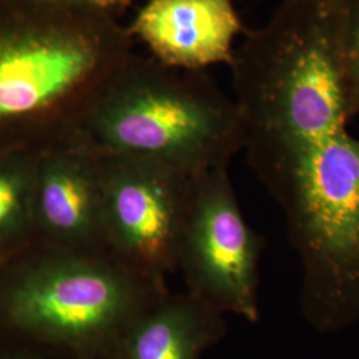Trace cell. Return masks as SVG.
<instances>
[{
	"label": "cell",
	"instance_id": "4fadbf2b",
	"mask_svg": "<svg viewBox=\"0 0 359 359\" xmlns=\"http://www.w3.org/2000/svg\"><path fill=\"white\" fill-rule=\"evenodd\" d=\"M29 345L28 350L20 351V353H13L11 355L0 357V359H77L69 355H65L62 353L53 351L46 347L36 346V345Z\"/></svg>",
	"mask_w": 359,
	"mask_h": 359
},
{
	"label": "cell",
	"instance_id": "8992f818",
	"mask_svg": "<svg viewBox=\"0 0 359 359\" xmlns=\"http://www.w3.org/2000/svg\"><path fill=\"white\" fill-rule=\"evenodd\" d=\"M96 154L108 252L156 281L167 283L168 274L177 270L192 173L142 157Z\"/></svg>",
	"mask_w": 359,
	"mask_h": 359
},
{
	"label": "cell",
	"instance_id": "ba28073f",
	"mask_svg": "<svg viewBox=\"0 0 359 359\" xmlns=\"http://www.w3.org/2000/svg\"><path fill=\"white\" fill-rule=\"evenodd\" d=\"M163 65L203 71L231 65L244 25L233 0H148L127 27Z\"/></svg>",
	"mask_w": 359,
	"mask_h": 359
},
{
	"label": "cell",
	"instance_id": "7a4b0ae2",
	"mask_svg": "<svg viewBox=\"0 0 359 359\" xmlns=\"http://www.w3.org/2000/svg\"><path fill=\"white\" fill-rule=\"evenodd\" d=\"M133 53L117 18L43 0H16L0 22V128L35 151L65 142Z\"/></svg>",
	"mask_w": 359,
	"mask_h": 359
},
{
	"label": "cell",
	"instance_id": "9c48e42d",
	"mask_svg": "<svg viewBox=\"0 0 359 359\" xmlns=\"http://www.w3.org/2000/svg\"><path fill=\"white\" fill-rule=\"evenodd\" d=\"M226 330L216 309L188 292H168L129 325L108 359H201Z\"/></svg>",
	"mask_w": 359,
	"mask_h": 359
},
{
	"label": "cell",
	"instance_id": "8fae6325",
	"mask_svg": "<svg viewBox=\"0 0 359 359\" xmlns=\"http://www.w3.org/2000/svg\"><path fill=\"white\" fill-rule=\"evenodd\" d=\"M339 50L347 97L355 117L359 116V0L342 1Z\"/></svg>",
	"mask_w": 359,
	"mask_h": 359
},
{
	"label": "cell",
	"instance_id": "277c9868",
	"mask_svg": "<svg viewBox=\"0 0 359 359\" xmlns=\"http://www.w3.org/2000/svg\"><path fill=\"white\" fill-rule=\"evenodd\" d=\"M27 250L0 290V317L27 344L74 358H109L129 325L169 292L109 252Z\"/></svg>",
	"mask_w": 359,
	"mask_h": 359
},
{
	"label": "cell",
	"instance_id": "30bf717a",
	"mask_svg": "<svg viewBox=\"0 0 359 359\" xmlns=\"http://www.w3.org/2000/svg\"><path fill=\"white\" fill-rule=\"evenodd\" d=\"M40 152L22 149L0 157L1 249H27L34 243L32 194Z\"/></svg>",
	"mask_w": 359,
	"mask_h": 359
},
{
	"label": "cell",
	"instance_id": "7c38bea8",
	"mask_svg": "<svg viewBox=\"0 0 359 359\" xmlns=\"http://www.w3.org/2000/svg\"><path fill=\"white\" fill-rule=\"evenodd\" d=\"M55 6L74 8L87 13H103L117 18L127 11L132 0H43Z\"/></svg>",
	"mask_w": 359,
	"mask_h": 359
},
{
	"label": "cell",
	"instance_id": "5b68a950",
	"mask_svg": "<svg viewBox=\"0 0 359 359\" xmlns=\"http://www.w3.org/2000/svg\"><path fill=\"white\" fill-rule=\"evenodd\" d=\"M228 168L193 175L177 270L185 292L224 316L256 323L265 240L246 222Z\"/></svg>",
	"mask_w": 359,
	"mask_h": 359
},
{
	"label": "cell",
	"instance_id": "52a82bcc",
	"mask_svg": "<svg viewBox=\"0 0 359 359\" xmlns=\"http://www.w3.org/2000/svg\"><path fill=\"white\" fill-rule=\"evenodd\" d=\"M32 244L108 252L97 154L60 142L39 154L32 194Z\"/></svg>",
	"mask_w": 359,
	"mask_h": 359
},
{
	"label": "cell",
	"instance_id": "6da1fadb",
	"mask_svg": "<svg viewBox=\"0 0 359 359\" xmlns=\"http://www.w3.org/2000/svg\"><path fill=\"white\" fill-rule=\"evenodd\" d=\"M341 4L281 0L231 60L248 163L283 212L318 333L359 323V137L339 50Z\"/></svg>",
	"mask_w": 359,
	"mask_h": 359
},
{
	"label": "cell",
	"instance_id": "3957f363",
	"mask_svg": "<svg viewBox=\"0 0 359 359\" xmlns=\"http://www.w3.org/2000/svg\"><path fill=\"white\" fill-rule=\"evenodd\" d=\"M65 142L194 175L229 167L244 149L245 128L234 99L201 71L176 69L133 52Z\"/></svg>",
	"mask_w": 359,
	"mask_h": 359
}]
</instances>
